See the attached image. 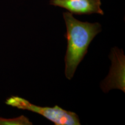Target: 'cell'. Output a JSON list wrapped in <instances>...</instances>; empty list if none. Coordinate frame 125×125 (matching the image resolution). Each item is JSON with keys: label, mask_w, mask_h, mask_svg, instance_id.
I'll return each mask as SVG.
<instances>
[{"label": "cell", "mask_w": 125, "mask_h": 125, "mask_svg": "<svg viewBox=\"0 0 125 125\" xmlns=\"http://www.w3.org/2000/svg\"><path fill=\"white\" fill-rule=\"evenodd\" d=\"M63 18L67 28L64 37L67 41L65 75L67 79H71L92 40L101 31V26L98 23L79 21L69 12H64Z\"/></svg>", "instance_id": "6da1fadb"}, {"label": "cell", "mask_w": 125, "mask_h": 125, "mask_svg": "<svg viewBox=\"0 0 125 125\" xmlns=\"http://www.w3.org/2000/svg\"><path fill=\"white\" fill-rule=\"evenodd\" d=\"M6 104L16 108L27 110L42 115L56 125H80L79 117L75 113L65 110L58 105L53 107H41L31 104L27 100L18 96H12Z\"/></svg>", "instance_id": "7a4b0ae2"}, {"label": "cell", "mask_w": 125, "mask_h": 125, "mask_svg": "<svg viewBox=\"0 0 125 125\" xmlns=\"http://www.w3.org/2000/svg\"><path fill=\"white\" fill-rule=\"evenodd\" d=\"M50 5L62 8L76 15H104L100 0H50Z\"/></svg>", "instance_id": "3957f363"}, {"label": "cell", "mask_w": 125, "mask_h": 125, "mask_svg": "<svg viewBox=\"0 0 125 125\" xmlns=\"http://www.w3.org/2000/svg\"><path fill=\"white\" fill-rule=\"evenodd\" d=\"M31 122L27 117L21 115L17 118L7 119L0 117V125H30Z\"/></svg>", "instance_id": "277c9868"}]
</instances>
